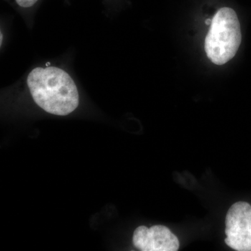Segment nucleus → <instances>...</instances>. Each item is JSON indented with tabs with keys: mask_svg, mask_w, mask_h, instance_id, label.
<instances>
[{
	"mask_svg": "<svg viewBox=\"0 0 251 251\" xmlns=\"http://www.w3.org/2000/svg\"><path fill=\"white\" fill-rule=\"evenodd\" d=\"M242 42V32L237 15L224 7L217 11L205 39L208 58L216 65H224L233 58Z\"/></svg>",
	"mask_w": 251,
	"mask_h": 251,
	"instance_id": "f03ea898",
	"label": "nucleus"
},
{
	"mask_svg": "<svg viewBox=\"0 0 251 251\" xmlns=\"http://www.w3.org/2000/svg\"><path fill=\"white\" fill-rule=\"evenodd\" d=\"M226 244L238 251H251V205L234 203L226 218Z\"/></svg>",
	"mask_w": 251,
	"mask_h": 251,
	"instance_id": "7ed1b4c3",
	"label": "nucleus"
},
{
	"mask_svg": "<svg viewBox=\"0 0 251 251\" xmlns=\"http://www.w3.org/2000/svg\"><path fill=\"white\" fill-rule=\"evenodd\" d=\"M39 0H16L18 6L22 8L32 7Z\"/></svg>",
	"mask_w": 251,
	"mask_h": 251,
	"instance_id": "39448f33",
	"label": "nucleus"
},
{
	"mask_svg": "<svg viewBox=\"0 0 251 251\" xmlns=\"http://www.w3.org/2000/svg\"><path fill=\"white\" fill-rule=\"evenodd\" d=\"M26 84L34 103L48 113L66 116L78 107L76 84L62 68H34L28 74Z\"/></svg>",
	"mask_w": 251,
	"mask_h": 251,
	"instance_id": "f257e3e1",
	"label": "nucleus"
},
{
	"mask_svg": "<svg viewBox=\"0 0 251 251\" xmlns=\"http://www.w3.org/2000/svg\"><path fill=\"white\" fill-rule=\"evenodd\" d=\"M133 243L142 251H176L179 248L178 238L164 226H153L150 228L144 226L137 227Z\"/></svg>",
	"mask_w": 251,
	"mask_h": 251,
	"instance_id": "20e7f679",
	"label": "nucleus"
}]
</instances>
